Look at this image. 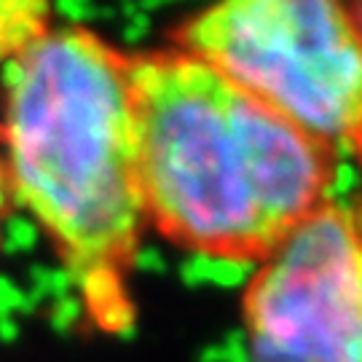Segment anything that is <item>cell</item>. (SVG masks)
<instances>
[{
    "label": "cell",
    "mask_w": 362,
    "mask_h": 362,
    "mask_svg": "<svg viewBox=\"0 0 362 362\" xmlns=\"http://www.w3.org/2000/svg\"><path fill=\"white\" fill-rule=\"evenodd\" d=\"M180 49L327 151H362V27L351 6L228 0L180 27Z\"/></svg>",
    "instance_id": "obj_3"
},
{
    "label": "cell",
    "mask_w": 362,
    "mask_h": 362,
    "mask_svg": "<svg viewBox=\"0 0 362 362\" xmlns=\"http://www.w3.org/2000/svg\"><path fill=\"white\" fill-rule=\"evenodd\" d=\"M52 33V8L38 0H0V59L11 62Z\"/></svg>",
    "instance_id": "obj_5"
},
{
    "label": "cell",
    "mask_w": 362,
    "mask_h": 362,
    "mask_svg": "<svg viewBox=\"0 0 362 362\" xmlns=\"http://www.w3.org/2000/svg\"><path fill=\"white\" fill-rule=\"evenodd\" d=\"M8 177H6V167H3V158H0V231H3V220H6V207H8Z\"/></svg>",
    "instance_id": "obj_6"
},
{
    "label": "cell",
    "mask_w": 362,
    "mask_h": 362,
    "mask_svg": "<svg viewBox=\"0 0 362 362\" xmlns=\"http://www.w3.org/2000/svg\"><path fill=\"white\" fill-rule=\"evenodd\" d=\"M351 13H354V19H357V25L362 27V3H360V6H351Z\"/></svg>",
    "instance_id": "obj_7"
},
{
    "label": "cell",
    "mask_w": 362,
    "mask_h": 362,
    "mask_svg": "<svg viewBox=\"0 0 362 362\" xmlns=\"http://www.w3.org/2000/svg\"><path fill=\"white\" fill-rule=\"evenodd\" d=\"M247 362H362V231L325 204L260 260L245 293Z\"/></svg>",
    "instance_id": "obj_4"
},
{
    "label": "cell",
    "mask_w": 362,
    "mask_h": 362,
    "mask_svg": "<svg viewBox=\"0 0 362 362\" xmlns=\"http://www.w3.org/2000/svg\"><path fill=\"white\" fill-rule=\"evenodd\" d=\"M132 57L83 27L52 30L3 70V167L94 327L134 325L129 279L148 226Z\"/></svg>",
    "instance_id": "obj_1"
},
{
    "label": "cell",
    "mask_w": 362,
    "mask_h": 362,
    "mask_svg": "<svg viewBox=\"0 0 362 362\" xmlns=\"http://www.w3.org/2000/svg\"><path fill=\"white\" fill-rule=\"evenodd\" d=\"M145 215L169 242L263 260L325 207L330 151L194 54L132 57Z\"/></svg>",
    "instance_id": "obj_2"
}]
</instances>
